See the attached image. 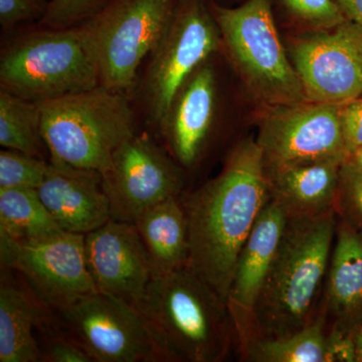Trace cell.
I'll use <instances>...</instances> for the list:
<instances>
[{
  "mask_svg": "<svg viewBox=\"0 0 362 362\" xmlns=\"http://www.w3.org/2000/svg\"><path fill=\"white\" fill-rule=\"evenodd\" d=\"M230 61L255 96L271 107L306 101L296 69L279 37L271 0L226 7L209 0Z\"/></svg>",
  "mask_w": 362,
  "mask_h": 362,
  "instance_id": "6",
  "label": "cell"
},
{
  "mask_svg": "<svg viewBox=\"0 0 362 362\" xmlns=\"http://www.w3.org/2000/svg\"><path fill=\"white\" fill-rule=\"evenodd\" d=\"M342 105L303 101L271 107L257 142L267 170L292 164L349 156L343 137Z\"/></svg>",
  "mask_w": 362,
  "mask_h": 362,
  "instance_id": "12",
  "label": "cell"
},
{
  "mask_svg": "<svg viewBox=\"0 0 362 362\" xmlns=\"http://www.w3.org/2000/svg\"><path fill=\"white\" fill-rule=\"evenodd\" d=\"M344 161L324 159L269 169L271 199L289 218H313L335 211Z\"/></svg>",
  "mask_w": 362,
  "mask_h": 362,
  "instance_id": "18",
  "label": "cell"
},
{
  "mask_svg": "<svg viewBox=\"0 0 362 362\" xmlns=\"http://www.w3.org/2000/svg\"><path fill=\"white\" fill-rule=\"evenodd\" d=\"M56 313L59 330L93 361H160L144 317L122 299L93 292Z\"/></svg>",
  "mask_w": 362,
  "mask_h": 362,
  "instance_id": "9",
  "label": "cell"
},
{
  "mask_svg": "<svg viewBox=\"0 0 362 362\" xmlns=\"http://www.w3.org/2000/svg\"><path fill=\"white\" fill-rule=\"evenodd\" d=\"M345 163L349 165L350 168H354L357 173L362 175V147L361 148L354 150V152L349 154L347 158L345 159Z\"/></svg>",
  "mask_w": 362,
  "mask_h": 362,
  "instance_id": "34",
  "label": "cell"
},
{
  "mask_svg": "<svg viewBox=\"0 0 362 362\" xmlns=\"http://www.w3.org/2000/svg\"><path fill=\"white\" fill-rule=\"evenodd\" d=\"M111 218L135 223L145 211L180 197L183 168L149 136H131L114 153L103 173Z\"/></svg>",
  "mask_w": 362,
  "mask_h": 362,
  "instance_id": "11",
  "label": "cell"
},
{
  "mask_svg": "<svg viewBox=\"0 0 362 362\" xmlns=\"http://www.w3.org/2000/svg\"><path fill=\"white\" fill-rule=\"evenodd\" d=\"M346 20L354 21L362 28V0H337Z\"/></svg>",
  "mask_w": 362,
  "mask_h": 362,
  "instance_id": "33",
  "label": "cell"
},
{
  "mask_svg": "<svg viewBox=\"0 0 362 362\" xmlns=\"http://www.w3.org/2000/svg\"><path fill=\"white\" fill-rule=\"evenodd\" d=\"M287 223L288 216L283 207L270 199L238 256L226 305L237 335L240 354L251 342L255 307Z\"/></svg>",
  "mask_w": 362,
  "mask_h": 362,
  "instance_id": "15",
  "label": "cell"
},
{
  "mask_svg": "<svg viewBox=\"0 0 362 362\" xmlns=\"http://www.w3.org/2000/svg\"><path fill=\"white\" fill-rule=\"evenodd\" d=\"M100 85L92 40L83 23L26 30L7 40L0 54V90L40 102Z\"/></svg>",
  "mask_w": 362,
  "mask_h": 362,
  "instance_id": "4",
  "label": "cell"
},
{
  "mask_svg": "<svg viewBox=\"0 0 362 362\" xmlns=\"http://www.w3.org/2000/svg\"><path fill=\"white\" fill-rule=\"evenodd\" d=\"M51 0H0L2 33L13 32L23 23H37L44 18Z\"/></svg>",
  "mask_w": 362,
  "mask_h": 362,
  "instance_id": "29",
  "label": "cell"
},
{
  "mask_svg": "<svg viewBox=\"0 0 362 362\" xmlns=\"http://www.w3.org/2000/svg\"><path fill=\"white\" fill-rule=\"evenodd\" d=\"M40 127L49 159L102 175L117 149L136 134L129 95L99 85L40 102Z\"/></svg>",
  "mask_w": 362,
  "mask_h": 362,
  "instance_id": "5",
  "label": "cell"
},
{
  "mask_svg": "<svg viewBox=\"0 0 362 362\" xmlns=\"http://www.w3.org/2000/svg\"><path fill=\"white\" fill-rule=\"evenodd\" d=\"M40 199L65 232L86 233L111 220L110 204L103 187V175L49 159Z\"/></svg>",
  "mask_w": 362,
  "mask_h": 362,
  "instance_id": "17",
  "label": "cell"
},
{
  "mask_svg": "<svg viewBox=\"0 0 362 362\" xmlns=\"http://www.w3.org/2000/svg\"><path fill=\"white\" fill-rule=\"evenodd\" d=\"M295 21L315 30H328L346 21L337 0H279Z\"/></svg>",
  "mask_w": 362,
  "mask_h": 362,
  "instance_id": "26",
  "label": "cell"
},
{
  "mask_svg": "<svg viewBox=\"0 0 362 362\" xmlns=\"http://www.w3.org/2000/svg\"><path fill=\"white\" fill-rule=\"evenodd\" d=\"M180 197L150 207L135 223L148 252L153 278L189 262L187 220Z\"/></svg>",
  "mask_w": 362,
  "mask_h": 362,
  "instance_id": "21",
  "label": "cell"
},
{
  "mask_svg": "<svg viewBox=\"0 0 362 362\" xmlns=\"http://www.w3.org/2000/svg\"><path fill=\"white\" fill-rule=\"evenodd\" d=\"M2 268L20 272L28 289L52 312L96 292L85 255V235L64 232L21 242L0 233Z\"/></svg>",
  "mask_w": 362,
  "mask_h": 362,
  "instance_id": "10",
  "label": "cell"
},
{
  "mask_svg": "<svg viewBox=\"0 0 362 362\" xmlns=\"http://www.w3.org/2000/svg\"><path fill=\"white\" fill-rule=\"evenodd\" d=\"M356 329L332 324L326 331L324 362H356Z\"/></svg>",
  "mask_w": 362,
  "mask_h": 362,
  "instance_id": "31",
  "label": "cell"
},
{
  "mask_svg": "<svg viewBox=\"0 0 362 362\" xmlns=\"http://www.w3.org/2000/svg\"><path fill=\"white\" fill-rule=\"evenodd\" d=\"M322 302L333 324L356 328L362 322V233L342 220L337 223Z\"/></svg>",
  "mask_w": 362,
  "mask_h": 362,
  "instance_id": "19",
  "label": "cell"
},
{
  "mask_svg": "<svg viewBox=\"0 0 362 362\" xmlns=\"http://www.w3.org/2000/svg\"><path fill=\"white\" fill-rule=\"evenodd\" d=\"M180 199L187 220L188 265L226 303L240 249L271 199L258 142L243 140L216 177Z\"/></svg>",
  "mask_w": 362,
  "mask_h": 362,
  "instance_id": "1",
  "label": "cell"
},
{
  "mask_svg": "<svg viewBox=\"0 0 362 362\" xmlns=\"http://www.w3.org/2000/svg\"><path fill=\"white\" fill-rule=\"evenodd\" d=\"M0 145L45 159L49 153L40 127V107L0 90Z\"/></svg>",
  "mask_w": 362,
  "mask_h": 362,
  "instance_id": "24",
  "label": "cell"
},
{
  "mask_svg": "<svg viewBox=\"0 0 362 362\" xmlns=\"http://www.w3.org/2000/svg\"><path fill=\"white\" fill-rule=\"evenodd\" d=\"M221 45L209 0H177L173 21L150 54L139 88L147 117L157 129L185 81Z\"/></svg>",
  "mask_w": 362,
  "mask_h": 362,
  "instance_id": "8",
  "label": "cell"
},
{
  "mask_svg": "<svg viewBox=\"0 0 362 362\" xmlns=\"http://www.w3.org/2000/svg\"><path fill=\"white\" fill-rule=\"evenodd\" d=\"M0 285V362L42 361L33 328L52 322L51 309L30 289L4 279Z\"/></svg>",
  "mask_w": 362,
  "mask_h": 362,
  "instance_id": "20",
  "label": "cell"
},
{
  "mask_svg": "<svg viewBox=\"0 0 362 362\" xmlns=\"http://www.w3.org/2000/svg\"><path fill=\"white\" fill-rule=\"evenodd\" d=\"M85 255L97 291L137 306L153 279V272L135 223L111 218L86 233Z\"/></svg>",
  "mask_w": 362,
  "mask_h": 362,
  "instance_id": "14",
  "label": "cell"
},
{
  "mask_svg": "<svg viewBox=\"0 0 362 362\" xmlns=\"http://www.w3.org/2000/svg\"><path fill=\"white\" fill-rule=\"evenodd\" d=\"M136 308L160 361L221 362L238 349L228 305L189 265L152 279Z\"/></svg>",
  "mask_w": 362,
  "mask_h": 362,
  "instance_id": "3",
  "label": "cell"
},
{
  "mask_svg": "<svg viewBox=\"0 0 362 362\" xmlns=\"http://www.w3.org/2000/svg\"><path fill=\"white\" fill-rule=\"evenodd\" d=\"M64 232L47 211L37 189H0V233L21 242H33Z\"/></svg>",
  "mask_w": 362,
  "mask_h": 362,
  "instance_id": "22",
  "label": "cell"
},
{
  "mask_svg": "<svg viewBox=\"0 0 362 362\" xmlns=\"http://www.w3.org/2000/svg\"><path fill=\"white\" fill-rule=\"evenodd\" d=\"M218 103L216 71L209 59L185 81L159 131L166 150L185 169L197 165L206 148Z\"/></svg>",
  "mask_w": 362,
  "mask_h": 362,
  "instance_id": "16",
  "label": "cell"
},
{
  "mask_svg": "<svg viewBox=\"0 0 362 362\" xmlns=\"http://www.w3.org/2000/svg\"><path fill=\"white\" fill-rule=\"evenodd\" d=\"M356 362H362V322L356 329Z\"/></svg>",
  "mask_w": 362,
  "mask_h": 362,
  "instance_id": "35",
  "label": "cell"
},
{
  "mask_svg": "<svg viewBox=\"0 0 362 362\" xmlns=\"http://www.w3.org/2000/svg\"><path fill=\"white\" fill-rule=\"evenodd\" d=\"M177 0H106L83 23L96 52L100 85L132 94L143 59L156 51Z\"/></svg>",
  "mask_w": 362,
  "mask_h": 362,
  "instance_id": "7",
  "label": "cell"
},
{
  "mask_svg": "<svg viewBox=\"0 0 362 362\" xmlns=\"http://www.w3.org/2000/svg\"><path fill=\"white\" fill-rule=\"evenodd\" d=\"M49 161L16 150L0 151V189L33 188L44 182Z\"/></svg>",
  "mask_w": 362,
  "mask_h": 362,
  "instance_id": "25",
  "label": "cell"
},
{
  "mask_svg": "<svg viewBox=\"0 0 362 362\" xmlns=\"http://www.w3.org/2000/svg\"><path fill=\"white\" fill-rule=\"evenodd\" d=\"M340 119L345 146L350 154L362 147V96L342 105Z\"/></svg>",
  "mask_w": 362,
  "mask_h": 362,
  "instance_id": "32",
  "label": "cell"
},
{
  "mask_svg": "<svg viewBox=\"0 0 362 362\" xmlns=\"http://www.w3.org/2000/svg\"><path fill=\"white\" fill-rule=\"evenodd\" d=\"M337 214L288 218L255 307L251 342L294 334L315 320L337 235Z\"/></svg>",
  "mask_w": 362,
  "mask_h": 362,
  "instance_id": "2",
  "label": "cell"
},
{
  "mask_svg": "<svg viewBox=\"0 0 362 362\" xmlns=\"http://www.w3.org/2000/svg\"><path fill=\"white\" fill-rule=\"evenodd\" d=\"M335 211L341 216L342 221L362 233V175L345 162L342 164Z\"/></svg>",
  "mask_w": 362,
  "mask_h": 362,
  "instance_id": "28",
  "label": "cell"
},
{
  "mask_svg": "<svg viewBox=\"0 0 362 362\" xmlns=\"http://www.w3.org/2000/svg\"><path fill=\"white\" fill-rule=\"evenodd\" d=\"M307 101L344 105L362 96V28L346 20L293 44Z\"/></svg>",
  "mask_w": 362,
  "mask_h": 362,
  "instance_id": "13",
  "label": "cell"
},
{
  "mask_svg": "<svg viewBox=\"0 0 362 362\" xmlns=\"http://www.w3.org/2000/svg\"><path fill=\"white\" fill-rule=\"evenodd\" d=\"M326 322L327 317L321 306L315 320L304 329L285 337L254 340L240 358L256 362H324Z\"/></svg>",
  "mask_w": 362,
  "mask_h": 362,
  "instance_id": "23",
  "label": "cell"
},
{
  "mask_svg": "<svg viewBox=\"0 0 362 362\" xmlns=\"http://www.w3.org/2000/svg\"><path fill=\"white\" fill-rule=\"evenodd\" d=\"M106 0H51L49 9L37 25L44 28H73L94 16Z\"/></svg>",
  "mask_w": 362,
  "mask_h": 362,
  "instance_id": "27",
  "label": "cell"
},
{
  "mask_svg": "<svg viewBox=\"0 0 362 362\" xmlns=\"http://www.w3.org/2000/svg\"><path fill=\"white\" fill-rule=\"evenodd\" d=\"M47 333V342L42 349V361L90 362L93 361L78 343L66 337L57 327L56 320L40 328Z\"/></svg>",
  "mask_w": 362,
  "mask_h": 362,
  "instance_id": "30",
  "label": "cell"
}]
</instances>
